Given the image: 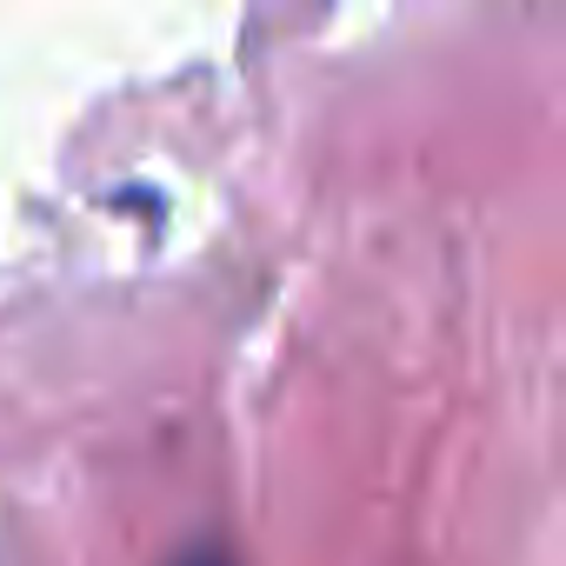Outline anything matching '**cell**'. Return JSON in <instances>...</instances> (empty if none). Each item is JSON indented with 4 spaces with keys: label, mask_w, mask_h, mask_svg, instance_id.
Here are the masks:
<instances>
[{
    "label": "cell",
    "mask_w": 566,
    "mask_h": 566,
    "mask_svg": "<svg viewBox=\"0 0 566 566\" xmlns=\"http://www.w3.org/2000/svg\"><path fill=\"white\" fill-rule=\"evenodd\" d=\"M187 566H227V559H220V553H193Z\"/></svg>",
    "instance_id": "cell-1"
}]
</instances>
